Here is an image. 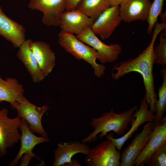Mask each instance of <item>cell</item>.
Wrapping results in <instances>:
<instances>
[{"mask_svg": "<svg viewBox=\"0 0 166 166\" xmlns=\"http://www.w3.org/2000/svg\"><path fill=\"white\" fill-rule=\"evenodd\" d=\"M153 28L151 41L146 48L136 57L115 64L112 69V76L114 80H117L130 72L139 73L144 85V98L150 106V110L154 114L157 96L155 91L153 73L154 45L159 34L166 28V23L157 22Z\"/></svg>", "mask_w": 166, "mask_h": 166, "instance_id": "cell-1", "label": "cell"}, {"mask_svg": "<svg viewBox=\"0 0 166 166\" xmlns=\"http://www.w3.org/2000/svg\"><path fill=\"white\" fill-rule=\"evenodd\" d=\"M137 109V106L135 105L117 114L115 113L113 109L111 108L109 112L103 113L101 117L93 118L90 124L93 131L82 139L81 142L85 143L95 141L98 134L101 133L99 137L101 139L112 131L118 135H122L128 129L129 124L134 118L132 116L133 112Z\"/></svg>", "mask_w": 166, "mask_h": 166, "instance_id": "cell-2", "label": "cell"}, {"mask_svg": "<svg viewBox=\"0 0 166 166\" xmlns=\"http://www.w3.org/2000/svg\"><path fill=\"white\" fill-rule=\"evenodd\" d=\"M58 42L64 49L78 60H83L94 69L95 75L100 78L105 73L106 68L96 62L98 55L95 49L78 39L74 34L61 30L58 34Z\"/></svg>", "mask_w": 166, "mask_h": 166, "instance_id": "cell-3", "label": "cell"}, {"mask_svg": "<svg viewBox=\"0 0 166 166\" xmlns=\"http://www.w3.org/2000/svg\"><path fill=\"white\" fill-rule=\"evenodd\" d=\"M10 105L11 109L17 110L18 117L24 119L27 122L30 130L33 133L48 137L42 124V117L49 109L48 106L44 105L41 107H37L30 102L24 95Z\"/></svg>", "mask_w": 166, "mask_h": 166, "instance_id": "cell-4", "label": "cell"}, {"mask_svg": "<svg viewBox=\"0 0 166 166\" xmlns=\"http://www.w3.org/2000/svg\"><path fill=\"white\" fill-rule=\"evenodd\" d=\"M120 151L107 139L89 149L85 163L87 166H120Z\"/></svg>", "mask_w": 166, "mask_h": 166, "instance_id": "cell-5", "label": "cell"}, {"mask_svg": "<svg viewBox=\"0 0 166 166\" xmlns=\"http://www.w3.org/2000/svg\"><path fill=\"white\" fill-rule=\"evenodd\" d=\"M76 36L95 49L98 55L97 59L103 63H113L122 51L121 46L117 43L108 45L101 42L92 31L91 26L88 27Z\"/></svg>", "mask_w": 166, "mask_h": 166, "instance_id": "cell-6", "label": "cell"}, {"mask_svg": "<svg viewBox=\"0 0 166 166\" xmlns=\"http://www.w3.org/2000/svg\"><path fill=\"white\" fill-rule=\"evenodd\" d=\"M7 108L0 110V156H4L8 148L13 147L20 140L19 126L21 119L18 117L11 118L8 116Z\"/></svg>", "mask_w": 166, "mask_h": 166, "instance_id": "cell-7", "label": "cell"}, {"mask_svg": "<svg viewBox=\"0 0 166 166\" xmlns=\"http://www.w3.org/2000/svg\"><path fill=\"white\" fill-rule=\"evenodd\" d=\"M67 0H30L29 8L43 14L42 22L48 26L57 27L62 13L66 10Z\"/></svg>", "mask_w": 166, "mask_h": 166, "instance_id": "cell-8", "label": "cell"}, {"mask_svg": "<svg viewBox=\"0 0 166 166\" xmlns=\"http://www.w3.org/2000/svg\"><path fill=\"white\" fill-rule=\"evenodd\" d=\"M154 120L148 122L142 132L136 134L121 155L120 166H132L150 139L155 127Z\"/></svg>", "mask_w": 166, "mask_h": 166, "instance_id": "cell-9", "label": "cell"}, {"mask_svg": "<svg viewBox=\"0 0 166 166\" xmlns=\"http://www.w3.org/2000/svg\"><path fill=\"white\" fill-rule=\"evenodd\" d=\"M90 149L86 144L78 141L60 142L53 152V166H80L77 160L72 159L75 154L81 153L87 155Z\"/></svg>", "mask_w": 166, "mask_h": 166, "instance_id": "cell-10", "label": "cell"}, {"mask_svg": "<svg viewBox=\"0 0 166 166\" xmlns=\"http://www.w3.org/2000/svg\"><path fill=\"white\" fill-rule=\"evenodd\" d=\"M121 21L119 6H112L94 21L91 29L96 35H99L102 40H105L110 37Z\"/></svg>", "mask_w": 166, "mask_h": 166, "instance_id": "cell-11", "label": "cell"}, {"mask_svg": "<svg viewBox=\"0 0 166 166\" xmlns=\"http://www.w3.org/2000/svg\"><path fill=\"white\" fill-rule=\"evenodd\" d=\"M148 107V105L144 98L141 102L140 108L137 109L132 115L134 118L131 122L132 126L127 133L118 138H114L112 132L106 135L107 139L111 140L118 150L121 151L125 143L132 137L133 134L137 131L140 126L145 122L154 120L155 114L151 112Z\"/></svg>", "mask_w": 166, "mask_h": 166, "instance_id": "cell-12", "label": "cell"}, {"mask_svg": "<svg viewBox=\"0 0 166 166\" xmlns=\"http://www.w3.org/2000/svg\"><path fill=\"white\" fill-rule=\"evenodd\" d=\"M94 21L79 10H65L61 14L59 26L61 30L76 35L91 26Z\"/></svg>", "mask_w": 166, "mask_h": 166, "instance_id": "cell-13", "label": "cell"}, {"mask_svg": "<svg viewBox=\"0 0 166 166\" xmlns=\"http://www.w3.org/2000/svg\"><path fill=\"white\" fill-rule=\"evenodd\" d=\"M151 3L150 0H124L119 5L122 21L128 23L146 21Z\"/></svg>", "mask_w": 166, "mask_h": 166, "instance_id": "cell-14", "label": "cell"}, {"mask_svg": "<svg viewBox=\"0 0 166 166\" xmlns=\"http://www.w3.org/2000/svg\"><path fill=\"white\" fill-rule=\"evenodd\" d=\"M166 141V118L164 117L155 126L152 136L141 153L133 162L132 166H144L147 164L153 153Z\"/></svg>", "mask_w": 166, "mask_h": 166, "instance_id": "cell-15", "label": "cell"}, {"mask_svg": "<svg viewBox=\"0 0 166 166\" xmlns=\"http://www.w3.org/2000/svg\"><path fill=\"white\" fill-rule=\"evenodd\" d=\"M26 30L23 25L12 20L3 12L0 5V35L19 48L26 40Z\"/></svg>", "mask_w": 166, "mask_h": 166, "instance_id": "cell-16", "label": "cell"}, {"mask_svg": "<svg viewBox=\"0 0 166 166\" xmlns=\"http://www.w3.org/2000/svg\"><path fill=\"white\" fill-rule=\"evenodd\" d=\"M32 41L31 39L26 40L18 48L17 56L23 63L33 81L37 83L43 81L46 76L40 68L31 49Z\"/></svg>", "mask_w": 166, "mask_h": 166, "instance_id": "cell-17", "label": "cell"}, {"mask_svg": "<svg viewBox=\"0 0 166 166\" xmlns=\"http://www.w3.org/2000/svg\"><path fill=\"white\" fill-rule=\"evenodd\" d=\"M31 48L39 66L46 77L52 71L56 65L55 53L50 46L42 41H32Z\"/></svg>", "mask_w": 166, "mask_h": 166, "instance_id": "cell-18", "label": "cell"}, {"mask_svg": "<svg viewBox=\"0 0 166 166\" xmlns=\"http://www.w3.org/2000/svg\"><path fill=\"white\" fill-rule=\"evenodd\" d=\"M19 129L22 132L20 139V148L15 157L10 164L9 165L11 166L16 165L24 154L32 151L38 144L50 141L48 137H39L35 135L30 130L27 122L23 118L21 119Z\"/></svg>", "mask_w": 166, "mask_h": 166, "instance_id": "cell-19", "label": "cell"}, {"mask_svg": "<svg viewBox=\"0 0 166 166\" xmlns=\"http://www.w3.org/2000/svg\"><path fill=\"white\" fill-rule=\"evenodd\" d=\"M24 91L16 78L8 77L3 80L0 75V102L5 101L12 104L24 95Z\"/></svg>", "mask_w": 166, "mask_h": 166, "instance_id": "cell-20", "label": "cell"}, {"mask_svg": "<svg viewBox=\"0 0 166 166\" xmlns=\"http://www.w3.org/2000/svg\"><path fill=\"white\" fill-rule=\"evenodd\" d=\"M111 6L109 0H81L77 4L76 9L95 21Z\"/></svg>", "mask_w": 166, "mask_h": 166, "instance_id": "cell-21", "label": "cell"}, {"mask_svg": "<svg viewBox=\"0 0 166 166\" xmlns=\"http://www.w3.org/2000/svg\"><path fill=\"white\" fill-rule=\"evenodd\" d=\"M162 82L158 89V99L156 104L155 126L158 124L164 117L166 110V68L163 67L160 71Z\"/></svg>", "mask_w": 166, "mask_h": 166, "instance_id": "cell-22", "label": "cell"}, {"mask_svg": "<svg viewBox=\"0 0 166 166\" xmlns=\"http://www.w3.org/2000/svg\"><path fill=\"white\" fill-rule=\"evenodd\" d=\"M164 0H154L151 4L147 21L148 26V34H150L157 23L158 18L162 12Z\"/></svg>", "mask_w": 166, "mask_h": 166, "instance_id": "cell-23", "label": "cell"}, {"mask_svg": "<svg viewBox=\"0 0 166 166\" xmlns=\"http://www.w3.org/2000/svg\"><path fill=\"white\" fill-rule=\"evenodd\" d=\"M154 64L160 65L163 67L166 65V34L161 32L158 44L154 48Z\"/></svg>", "mask_w": 166, "mask_h": 166, "instance_id": "cell-24", "label": "cell"}, {"mask_svg": "<svg viewBox=\"0 0 166 166\" xmlns=\"http://www.w3.org/2000/svg\"><path fill=\"white\" fill-rule=\"evenodd\" d=\"M147 164L148 166H166V141L153 153Z\"/></svg>", "mask_w": 166, "mask_h": 166, "instance_id": "cell-25", "label": "cell"}, {"mask_svg": "<svg viewBox=\"0 0 166 166\" xmlns=\"http://www.w3.org/2000/svg\"><path fill=\"white\" fill-rule=\"evenodd\" d=\"M36 156V155L32 151L25 153L21 158L20 166H28L31 159Z\"/></svg>", "mask_w": 166, "mask_h": 166, "instance_id": "cell-26", "label": "cell"}, {"mask_svg": "<svg viewBox=\"0 0 166 166\" xmlns=\"http://www.w3.org/2000/svg\"><path fill=\"white\" fill-rule=\"evenodd\" d=\"M81 0H67L66 10H71L76 9L77 6Z\"/></svg>", "mask_w": 166, "mask_h": 166, "instance_id": "cell-27", "label": "cell"}, {"mask_svg": "<svg viewBox=\"0 0 166 166\" xmlns=\"http://www.w3.org/2000/svg\"><path fill=\"white\" fill-rule=\"evenodd\" d=\"M124 0H109L111 6H119Z\"/></svg>", "mask_w": 166, "mask_h": 166, "instance_id": "cell-28", "label": "cell"}, {"mask_svg": "<svg viewBox=\"0 0 166 166\" xmlns=\"http://www.w3.org/2000/svg\"><path fill=\"white\" fill-rule=\"evenodd\" d=\"M166 11L160 13V18L162 20V22H166Z\"/></svg>", "mask_w": 166, "mask_h": 166, "instance_id": "cell-29", "label": "cell"}, {"mask_svg": "<svg viewBox=\"0 0 166 166\" xmlns=\"http://www.w3.org/2000/svg\"></svg>", "mask_w": 166, "mask_h": 166, "instance_id": "cell-30", "label": "cell"}]
</instances>
